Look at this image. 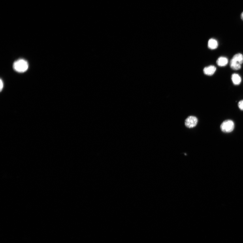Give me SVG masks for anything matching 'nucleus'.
<instances>
[{"label": "nucleus", "mask_w": 243, "mask_h": 243, "mask_svg": "<svg viewBox=\"0 0 243 243\" xmlns=\"http://www.w3.org/2000/svg\"><path fill=\"white\" fill-rule=\"evenodd\" d=\"M243 63V55L240 53L234 55L230 61V66L232 69L238 70L241 69Z\"/></svg>", "instance_id": "nucleus-1"}, {"label": "nucleus", "mask_w": 243, "mask_h": 243, "mask_svg": "<svg viewBox=\"0 0 243 243\" xmlns=\"http://www.w3.org/2000/svg\"><path fill=\"white\" fill-rule=\"evenodd\" d=\"M13 68L15 71L19 73L26 71L29 68V64L25 59H20L14 62Z\"/></svg>", "instance_id": "nucleus-2"}, {"label": "nucleus", "mask_w": 243, "mask_h": 243, "mask_svg": "<svg viewBox=\"0 0 243 243\" xmlns=\"http://www.w3.org/2000/svg\"><path fill=\"white\" fill-rule=\"evenodd\" d=\"M235 125L233 121L228 120L223 121L221 124L220 128L221 131L225 133H230L233 131Z\"/></svg>", "instance_id": "nucleus-3"}, {"label": "nucleus", "mask_w": 243, "mask_h": 243, "mask_svg": "<svg viewBox=\"0 0 243 243\" xmlns=\"http://www.w3.org/2000/svg\"><path fill=\"white\" fill-rule=\"evenodd\" d=\"M198 120L197 117L193 116H189L185 120L186 126L189 128L194 127L197 125Z\"/></svg>", "instance_id": "nucleus-4"}, {"label": "nucleus", "mask_w": 243, "mask_h": 243, "mask_svg": "<svg viewBox=\"0 0 243 243\" xmlns=\"http://www.w3.org/2000/svg\"><path fill=\"white\" fill-rule=\"evenodd\" d=\"M216 68L214 66L210 65L205 68L203 70L204 73L208 76H212L216 72Z\"/></svg>", "instance_id": "nucleus-5"}, {"label": "nucleus", "mask_w": 243, "mask_h": 243, "mask_svg": "<svg viewBox=\"0 0 243 243\" xmlns=\"http://www.w3.org/2000/svg\"><path fill=\"white\" fill-rule=\"evenodd\" d=\"M228 63V60L227 57H221L217 59L216 64L219 67H224L227 65Z\"/></svg>", "instance_id": "nucleus-6"}, {"label": "nucleus", "mask_w": 243, "mask_h": 243, "mask_svg": "<svg viewBox=\"0 0 243 243\" xmlns=\"http://www.w3.org/2000/svg\"><path fill=\"white\" fill-rule=\"evenodd\" d=\"M208 47L210 50H215L218 47V42L216 40L212 38L208 40Z\"/></svg>", "instance_id": "nucleus-7"}, {"label": "nucleus", "mask_w": 243, "mask_h": 243, "mask_svg": "<svg viewBox=\"0 0 243 243\" xmlns=\"http://www.w3.org/2000/svg\"><path fill=\"white\" fill-rule=\"evenodd\" d=\"M231 79L233 84L236 86L240 84L242 82L241 78L239 75L237 73L232 75Z\"/></svg>", "instance_id": "nucleus-8"}, {"label": "nucleus", "mask_w": 243, "mask_h": 243, "mask_svg": "<svg viewBox=\"0 0 243 243\" xmlns=\"http://www.w3.org/2000/svg\"><path fill=\"white\" fill-rule=\"evenodd\" d=\"M238 107L241 110H243V100L238 102Z\"/></svg>", "instance_id": "nucleus-9"}, {"label": "nucleus", "mask_w": 243, "mask_h": 243, "mask_svg": "<svg viewBox=\"0 0 243 243\" xmlns=\"http://www.w3.org/2000/svg\"><path fill=\"white\" fill-rule=\"evenodd\" d=\"M3 80H2L1 79V86H0V89H1V91L2 90H3Z\"/></svg>", "instance_id": "nucleus-10"}, {"label": "nucleus", "mask_w": 243, "mask_h": 243, "mask_svg": "<svg viewBox=\"0 0 243 243\" xmlns=\"http://www.w3.org/2000/svg\"><path fill=\"white\" fill-rule=\"evenodd\" d=\"M241 17L242 20H243V12L242 13L241 15Z\"/></svg>", "instance_id": "nucleus-11"}]
</instances>
